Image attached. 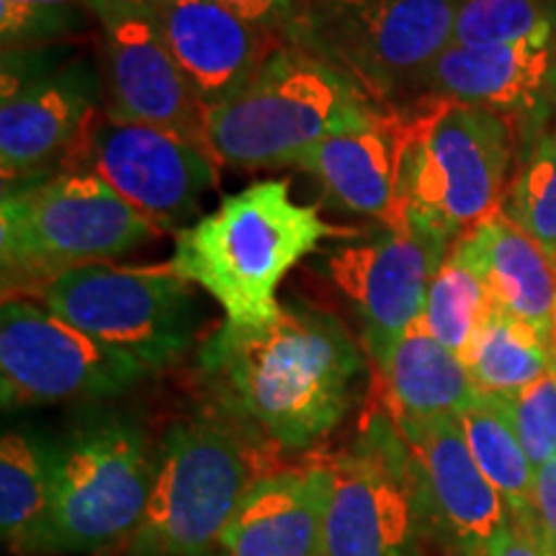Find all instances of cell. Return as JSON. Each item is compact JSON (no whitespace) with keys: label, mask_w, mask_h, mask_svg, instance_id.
<instances>
[{"label":"cell","mask_w":556,"mask_h":556,"mask_svg":"<svg viewBox=\"0 0 556 556\" xmlns=\"http://www.w3.org/2000/svg\"><path fill=\"white\" fill-rule=\"evenodd\" d=\"M201 368L232 420L302 451L343 420L366 364L332 312L291 299L261 328L222 325L201 348Z\"/></svg>","instance_id":"1"},{"label":"cell","mask_w":556,"mask_h":556,"mask_svg":"<svg viewBox=\"0 0 556 556\" xmlns=\"http://www.w3.org/2000/svg\"><path fill=\"white\" fill-rule=\"evenodd\" d=\"M328 238L356 240L358 232L296 204L289 180H261L178 229L168 263L225 309L227 325L261 328L278 317L276 291L289 270Z\"/></svg>","instance_id":"2"},{"label":"cell","mask_w":556,"mask_h":556,"mask_svg":"<svg viewBox=\"0 0 556 556\" xmlns=\"http://www.w3.org/2000/svg\"><path fill=\"white\" fill-rule=\"evenodd\" d=\"M397 219L392 229H417L454 242L479 222L503 212L516 160V129L503 111L438 96L402 103Z\"/></svg>","instance_id":"3"},{"label":"cell","mask_w":556,"mask_h":556,"mask_svg":"<svg viewBox=\"0 0 556 556\" xmlns=\"http://www.w3.org/2000/svg\"><path fill=\"white\" fill-rule=\"evenodd\" d=\"M157 235L152 222L93 173L62 170L31 184L3 186V302H39L41 291L67 270L111 263Z\"/></svg>","instance_id":"4"},{"label":"cell","mask_w":556,"mask_h":556,"mask_svg":"<svg viewBox=\"0 0 556 556\" xmlns=\"http://www.w3.org/2000/svg\"><path fill=\"white\" fill-rule=\"evenodd\" d=\"M371 106L330 62L289 39L240 93L206 111V150L219 165L287 168Z\"/></svg>","instance_id":"5"},{"label":"cell","mask_w":556,"mask_h":556,"mask_svg":"<svg viewBox=\"0 0 556 556\" xmlns=\"http://www.w3.org/2000/svg\"><path fill=\"white\" fill-rule=\"evenodd\" d=\"M240 422L197 415L173 422L157 451L150 503L129 556H214L235 513L258 482Z\"/></svg>","instance_id":"6"},{"label":"cell","mask_w":556,"mask_h":556,"mask_svg":"<svg viewBox=\"0 0 556 556\" xmlns=\"http://www.w3.org/2000/svg\"><path fill=\"white\" fill-rule=\"evenodd\" d=\"M458 0H319L289 39L330 62L366 99L402 106L454 45Z\"/></svg>","instance_id":"7"},{"label":"cell","mask_w":556,"mask_h":556,"mask_svg":"<svg viewBox=\"0 0 556 556\" xmlns=\"http://www.w3.org/2000/svg\"><path fill=\"white\" fill-rule=\"evenodd\" d=\"M0 173L3 186L67 168L88 124L103 109V73L70 45L3 52Z\"/></svg>","instance_id":"8"},{"label":"cell","mask_w":556,"mask_h":556,"mask_svg":"<svg viewBox=\"0 0 556 556\" xmlns=\"http://www.w3.org/2000/svg\"><path fill=\"white\" fill-rule=\"evenodd\" d=\"M39 302L96 338L137 358L150 371L184 356L197 332V296L170 263L165 266L75 268L41 291Z\"/></svg>","instance_id":"9"},{"label":"cell","mask_w":556,"mask_h":556,"mask_svg":"<svg viewBox=\"0 0 556 556\" xmlns=\"http://www.w3.org/2000/svg\"><path fill=\"white\" fill-rule=\"evenodd\" d=\"M54 454L52 554L131 539L148 510L157 451L127 420L96 422Z\"/></svg>","instance_id":"10"},{"label":"cell","mask_w":556,"mask_h":556,"mask_svg":"<svg viewBox=\"0 0 556 556\" xmlns=\"http://www.w3.org/2000/svg\"><path fill=\"white\" fill-rule=\"evenodd\" d=\"M328 507L317 556H417L426 531L409 451L384 409L353 448L325 456Z\"/></svg>","instance_id":"11"},{"label":"cell","mask_w":556,"mask_h":556,"mask_svg":"<svg viewBox=\"0 0 556 556\" xmlns=\"http://www.w3.org/2000/svg\"><path fill=\"white\" fill-rule=\"evenodd\" d=\"M65 170L99 176L160 232L197 217L201 201L219 184V163L204 144L150 124L114 119L106 109L88 124Z\"/></svg>","instance_id":"12"},{"label":"cell","mask_w":556,"mask_h":556,"mask_svg":"<svg viewBox=\"0 0 556 556\" xmlns=\"http://www.w3.org/2000/svg\"><path fill=\"white\" fill-rule=\"evenodd\" d=\"M150 368L99 343L34 302L0 307L3 407L103 400L127 392Z\"/></svg>","instance_id":"13"},{"label":"cell","mask_w":556,"mask_h":556,"mask_svg":"<svg viewBox=\"0 0 556 556\" xmlns=\"http://www.w3.org/2000/svg\"><path fill=\"white\" fill-rule=\"evenodd\" d=\"M448 250V242L428 232L384 227L371 240L348 242L328 255V276L356 309L374 371L420 323L428 289Z\"/></svg>","instance_id":"14"},{"label":"cell","mask_w":556,"mask_h":556,"mask_svg":"<svg viewBox=\"0 0 556 556\" xmlns=\"http://www.w3.org/2000/svg\"><path fill=\"white\" fill-rule=\"evenodd\" d=\"M409 451L426 531L462 556H484L510 518L505 500L477 467L458 415L392 417Z\"/></svg>","instance_id":"15"},{"label":"cell","mask_w":556,"mask_h":556,"mask_svg":"<svg viewBox=\"0 0 556 556\" xmlns=\"http://www.w3.org/2000/svg\"><path fill=\"white\" fill-rule=\"evenodd\" d=\"M103 109L122 122L176 131L206 148V109L173 60L150 13L101 21Z\"/></svg>","instance_id":"16"},{"label":"cell","mask_w":556,"mask_h":556,"mask_svg":"<svg viewBox=\"0 0 556 556\" xmlns=\"http://www.w3.org/2000/svg\"><path fill=\"white\" fill-rule=\"evenodd\" d=\"M150 16L206 111L240 93L289 41L283 29L242 18L219 0H157Z\"/></svg>","instance_id":"17"},{"label":"cell","mask_w":556,"mask_h":556,"mask_svg":"<svg viewBox=\"0 0 556 556\" xmlns=\"http://www.w3.org/2000/svg\"><path fill=\"white\" fill-rule=\"evenodd\" d=\"M402 144V106L374 103L361 119L330 131L304 152L294 168L312 173L323 186L325 199L336 206L394 227Z\"/></svg>","instance_id":"18"},{"label":"cell","mask_w":556,"mask_h":556,"mask_svg":"<svg viewBox=\"0 0 556 556\" xmlns=\"http://www.w3.org/2000/svg\"><path fill=\"white\" fill-rule=\"evenodd\" d=\"M325 454L302 467L263 475L248 490L219 541L222 556H317L328 507Z\"/></svg>","instance_id":"19"},{"label":"cell","mask_w":556,"mask_h":556,"mask_svg":"<svg viewBox=\"0 0 556 556\" xmlns=\"http://www.w3.org/2000/svg\"><path fill=\"white\" fill-rule=\"evenodd\" d=\"M554 37L526 39L500 47L451 45L422 75L417 96H438L469 106L533 111L548 90Z\"/></svg>","instance_id":"20"},{"label":"cell","mask_w":556,"mask_h":556,"mask_svg":"<svg viewBox=\"0 0 556 556\" xmlns=\"http://www.w3.org/2000/svg\"><path fill=\"white\" fill-rule=\"evenodd\" d=\"M451 250L475 270L495 307L523 319L552 343L556 263L523 227L497 212L464 232Z\"/></svg>","instance_id":"21"},{"label":"cell","mask_w":556,"mask_h":556,"mask_svg":"<svg viewBox=\"0 0 556 556\" xmlns=\"http://www.w3.org/2000/svg\"><path fill=\"white\" fill-rule=\"evenodd\" d=\"M389 417L458 415L482 397L464 361L415 323L377 368Z\"/></svg>","instance_id":"22"},{"label":"cell","mask_w":556,"mask_h":556,"mask_svg":"<svg viewBox=\"0 0 556 556\" xmlns=\"http://www.w3.org/2000/svg\"><path fill=\"white\" fill-rule=\"evenodd\" d=\"M0 533L16 556L52 554L54 454L21 433L0 441Z\"/></svg>","instance_id":"23"},{"label":"cell","mask_w":556,"mask_h":556,"mask_svg":"<svg viewBox=\"0 0 556 556\" xmlns=\"http://www.w3.org/2000/svg\"><path fill=\"white\" fill-rule=\"evenodd\" d=\"M471 381L484 397H507L544 377L552 368V343L510 312L492 307L462 353Z\"/></svg>","instance_id":"24"},{"label":"cell","mask_w":556,"mask_h":556,"mask_svg":"<svg viewBox=\"0 0 556 556\" xmlns=\"http://www.w3.org/2000/svg\"><path fill=\"white\" fill-rule=\"evenodd\" d=\"M467 446L477 467L500 492L510 513H531L536 469L520 446L516 430L490 397H479L464 413H458Z\"/></svg>","instance_id":"25"},{"label":"cell","mask_w":556,"mask_h":556,"mask_svg":"<svg viewBox=\"0 0 556 556\" xmlns=\"http://www.w3.org/2000/svg\"><path fill=\"white\" fill-rule=\"evenodd\" d=\"M492 307L495 304L475 270L458 258L454 250H448L446 261L441 263L428 289L420 323L438 343L462 358L479 325L490 317Z\"/></svg>","instance_id":"26"},{"label":"cell","mask_w":556,"mask_h":556,"mask_svg":"<svg viewBox=\"0 0 556 556\" xmlns=\"http://www.w3.org/2000/svg\"><path fill=\"white\" fill-rule=\"evenodd\" d=\"M503 212L556 263V124L531 137L513 170Z\"/></svg>","instance_id":"27"},{"label":"cell","mask_w":556,"mask_h":556,"mask_svg":"<svg viewBox=\"0 0 556 556\" xmlns=\"http://www.w3.org/2000/svg\"><path fill=\"white\" fill-rule=\"evenodd\" d=\"M541 37H556V0H458V47H500Z\"/></svg>","instance_id":"28"},{"label":"cell","mask_w":556,"mask_h":556,"mask_svg":"<svg viewBox=\"0 0 556 556\" xmlns=\"http://www.w3.org/2000/svg\"><path fill=\"white\" fill-rule=\"evenodd\" d=\"M90 16L88 0H0L3 52L70 45L88 34Z\"/></svg>","instance_id":"29"},{"label":"cell","mask_w":556,"mask_h":556,"mask_svg":"<svg viewBox=\"0 0 556 556\" xmlns=\"http://www.w3.org/2000/svg\"><path fill=\"white\" fill-rule=\"evenodd\" d=\"M503 409L533 469L556 456V364L544 377L507 397H490Z\"/></svg>","instance_id":"30"},{"label":"cell","mask_w":556,"mask_h":556,"mask_svg":"<svg viewBox=\"0 0 556 556\" xmlns=\"http://www.w3.org/2000/svg\"><path fill=\"white\" fill-rule=\"evenodd\" d=\"M484 556H548V536L539 513H510L486 544Z\"/></svg>","instance_id":"31"},{"label":"cell","mask_w":556,"mask_h":556,"mask_svg":"<svg viewBox=\"0 0 556 556\" xmlns=\"http://www.w3.org/2000/svg\"><path fill=\"white\" fill-rule=\"evenodd\" d=\"M533 507H536L541 526L546 536L556 546V456L536 469V484H533Z\"/></svg>","instance_id":"32"},{"label":"cell","mask_w":556,"mask_h":556,"mask_svg":"<svg viewBox=\"0 0 556 556\" xmlns=\"http://www.w3.org/2000/svg\"><path fill=\"white\" fill-rule=\"evenodd\" d=\"M219 3L255 24L289 31L287 21L291 18V0H219Z\"/></svg>","instance_id":"33"},{"label":"cell","mask_w":556,"mask_h":556,"mask_svg":"<svg viewBox=\"0 0 556 556\" xmlns=\"http://www.w3.org/2000/svg\"><path fill=\"white\" fill-rule=\"evenodd\" d=\"M157 0H88L96 21H106L116 16H129V13H150Z\"/></svg>","instance_id":"34"},{"label":"cell","mask_w":556,"mask_h":556,"mask_svg":"<svg viewBox=\"0 0 556 556\" xmlns=\"http://www.w3.org/2000/svg\"><path fill=\"white\" fill-rule=\"evenodd\" d=\"M548 90L556 96V37H554V60H552V75H548Z\"/></svg>","instance_id":"35"},{"label":"cell","mask_w":556,"mask_h":556,"mask_svg":"<svg viewBox=\"0 0 556 556\" xmlns=\"http://www.w3.org/2000/svg\"><path fill=\"white\" fill-rule=\"evenodd\" d=\"M552 351H554V361H556V312H554V332H552Z\"/></svg>","instance_id":"36"},{"label":"cell","mask_w":556,"mask_h":556,"mask_svg":"<svg viewBox=\"0 0 556 556\" xmlns=\"http://www.w3.org/2000/svg\"><path fill=\"white\" fill-rule=\"evenodd\" d=\"M548 556H556V546L552 544V539H548Z\"/></svg>","instance_id":"37"}]
</instances>
